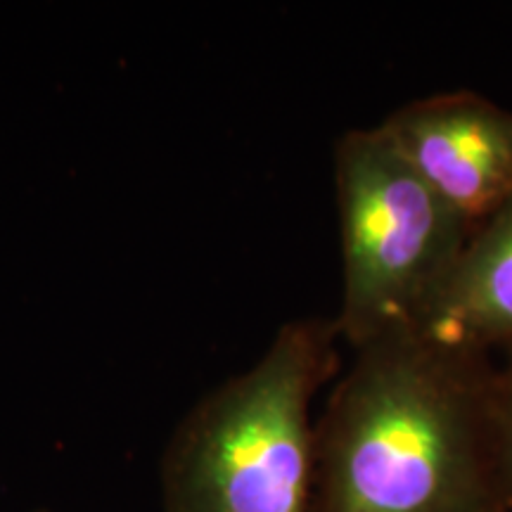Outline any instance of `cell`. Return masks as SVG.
Instances as JSON below:
<instances>
[{
    "label": "cell",
    "mask_w": 512,
    "mask_h": 512,
    "mask_svg": "<svg viewBox=\"0 0 512 512\" xmlns=\"http://www.w3.org/2000/svg\"><path fill=\"white\" fill-rule=\"evenodd\" d=\"M316 420L311 512H510L489 425V354L425 332L351 349Z\"/></svg>",
    "instance_id": "1"
},
{
    "label": "cell",
    "mask_w": 512,
    "mask_h": 512,
    "mask_svg": "<svg viewBox=\"0 0 512 512\" xmlns=\"http://www.w3.org/2000/svg\"><path fill=\"white\" fill-rule=\"evenodd\" d=\"M339 339L335 318H294L252 368L204 394L166 444L164 512H311V408Z\"/></svg>",
    "instance_id": "2"
},
{
    "label": "cell",
    "mask_w": 512,
    "mask_h": 512,
    "mask_svg": "<svg viewBox=\"0 0 512 512\" xmlns=\"http://www.w3.org/2000/svg\"><path fill=\"white\" fill-rule=\"evenodd\" d=\"M335 190L339 337L358 349L420 330L475 226L406 162L380 124L337 140Z\"/></svg>",
    "instance_id": "3"
},
{
    "label": "cell",
    "mask_w": 512,
    "mask_h": 512,
    "mask_svg": "<svg viewBox=\"0 0 512 512\" xmlns=\"http://www.w3.org/2000/svg\"><path fill=\"white\" fill-rule=\"evenodd\" d=\"M382 131L472 226L512 195V110L475 91L427 95L396 107Z\"/></svg>",
    "instance_id": "4"
},
{
    "label": "cell",
    "mask_w": 512,
    "mask_h": 512,
    "mask_svg": "<svg viewBox=\"0 0 512 512\" xmlns=\"http://www.w3.org/2000/svg\"><path fill=\"white\" fill-rule=\"evenodd\" d=\"M418 332L456 347H512V195L472 230Z\"/></svg>",
    "instance_id": "5"
},
{
    "label": "cell",
    "mask_w": 512,
    "mask_h": 512,
    "mask_svg": "<svg viewBox=\"0 0 512 512\" xmlns=\"http://www.w3.org/2000/svg\"><path fill=\"white\" fill-rule=\"evenodd\" d=\"M489 425L498 489L512 512V347L503 349V361L491 373Z\"/></svg>",
    "instance_id": "6"
},
{
    "label": "cell",
    "mask_w": 512,
    "mask_h": 512,
    "mask_svg": "<svg viewBox=\"0 0 512 512\" xmlns=\"http://www.w3.org/2000/svg\"><path fill=\"white\" fill-rule=\"evenodd\" d=\"M34 512H50V510H34Z\"/></svg>",
    "instance_id": "7"
}]
</instances>
